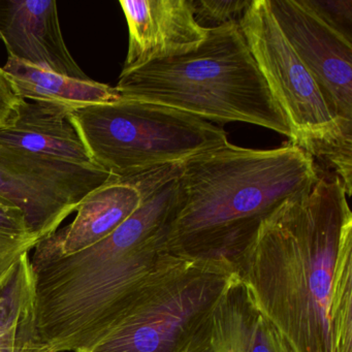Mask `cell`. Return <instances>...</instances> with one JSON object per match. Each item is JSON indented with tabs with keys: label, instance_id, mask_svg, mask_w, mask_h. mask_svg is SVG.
Listing matches in <instances>:
<instances>
[{
	"label": "cell",
	"instance_id": "1",
	"mask_svg": "<svg viewBox=\"0 0 352 352\" xmlns=\"http://www.w3.org/2000/svg\"><path fill=\"white\" fill-rule=\"evenodd\" d=\"M339 177L278 208L230 261L290 352H352V213Z\"/></svg>",
	"mask_w": 352,
	"mask_h": 352
},
{
	"label": "cell",
	"instance_id": "2",
	"mask_svg": "<svg viewBox=\"0 0 352 352\" xmlns=\"http://www.w3.org/2000/svg\"><path fill=\"white\" fill-rule=\"evenodd\" d=\"M178 170L143 181L139 209L104 240L32 265L38 335L53 352H79L104 339L155 280L192 257L170 247Z\"/></svg>",
	"mask_w": 352,
	"mask_h": 352
},
{
	"label": "cell",
	"instance_id": "3",
	"mask_svg": "<svg viewBox=\"0 0 352 352\" xmlns=\"http://www.w3.org/2000/svg\"><path fill=\"white\" fill-rule=\"evenodd\" d=\"M319 177L314 158L289 142L267 150L228 143L195 156L179 168L170 247L230 265L263 219Z\"/></svg>",
	"mask_w": 352,
	"mask_h": 352
},
{
	"label": "cell",
	"instance_id": "4",
	"mask_svg": "<svg viewBox=\"0 0 352 352\" xmlns=\"http://www.w3.org/2000/svg\"><path fill=\"white\" fill-rule=\"evenodd\" d=\"M115 88L123 98L164 104L213 123H249L292 138L239 21L208 28L206 40L188 54L122 69Z\"/></svg>",
	"mask_w": 352,
	"mask_h": 352
},
{
	"label": "cell",
	"instance_id": "5",
	"mask_svg": "<svg viewBox=\"0 0 352 352\" xmlns=\"http://www.w3.org/2000/svg\"><path fill=\"white\" fill-rule=\"evenodd\" d=\"M94 166L118 178L182 164L228 142L219 125L143 100H120L72 112Z\"/></svg>",
	"mask_w": 352,
	"mask_h": 352
},
{
	"label": "cell",
	"instance_id": "6",
	"mask_svg": "<svg viewBox=\"0 0 352 352\" xmlns=\"http://www.w3.org/2000/svg\"><path fill=\"white\" fill-rule=\"evenodd\" d=\"M234 273L223 261L189 259L148 286L104 339L79 352H184Z\"/></svg>",
	"mask_w": 352,
	"mask_h": 352
},
{
	"label": "cell",
	"instance_id": "7",
	"mask_svg": "<svg viewBox=\"0 0 352 352\" xmlns=\"http://www.w3.org/2000/svg\"><path fill=\"white\" fill-rule=\"evenodd\" d=\"M249 49L289 124V143L327 162L352 150L314 78L280 30L267 0H253L239 20Z\"/></svg>",
	"mask_w": 352,
	"mask_h": 352
},
{
	"label": "cell",
	"instance_id": "8",
	"mask_svg": "<svg viewBox=\"0 0 352 352\" xmlns=\"http://www.w3.org/2000/svg\"><path fill=\"white\" fill-rule=\"evenodd\" d=\"M112 175L0 148V197L24 214L38 242L59 230L80 201Z\"/></svg>",
	"mask_w": 352,
	"mask_h": 352
},
{
	"label": "cell",
	"instance_id": "9",
	"mask_svg": "<svg viewBox=\"0 0 352 352\" xmlns=\"http://www.w3.org/2000/svg\"><path fill=\"white\" fill-rule=\"evenodd\" d=\"M280 30L314 78L343 135L352 139V42L305 0H267Z\"/></svg>",
	"mask_w": 352,
	"mask_h": 352
},
{
	"label": "cell",
	"instance_id": "10",
	"mask_svg": "<svg viewBox=\"0 0 352 352\" xmlns=\"http://www.w3.org/2000/svg\"><path fill=\"white\" fill-rule=\"evenodd\" d=\"M143 199L142 174L111 177L80 201L71 223L38 242L30 263L67 256L104 240L139 209Z\"/></svg>",
	"mask_w": 352,
	"mask_h": 352
},
{
	"label": "cell",
	"instance_id": "11",
	"mask_svg": "<svg viewBox=\"0 0 352 352\" xmlns=\"http://www.w3.org/2000/svg\"><path fill=\"white\" fill-rule=\"evenodd\" d=\"M119 5L129 34L123 69L188 54L207 36L189 0H122Z\"/></svg>",
	"mask_w": 352,
	"mask_h": 352
},
{
	"label": "cell",
	"instance_id": "12",
	"mask_svg": "<svg viewBox=\"0 0 352 352\" xmlns=\"http://www.w3.org/2000/svg\"><path fill=\"white\" fill-rule=\"evenodd\" d=\"M184 352L290 351L234 273L193 329Z\"/></svg>",
	"mask_w": 352,
	"mask_h": 352
},
{
	"label": "cell",
	"instance_id": "13",
	"mask_svg": "<svg viewBox=\"0 0 352 352\" xmlns=\"http://www.w3.org/2000/svg\"><path fill=\"white\" fill-rule=\"evenodd\" d=\"M0 40L10 56L67 77L90 79L67 49L54 0H0Z\"/></svg>",
	"mask_w": 352,
	"mask_h": 352
},
{
	"label": "cell",
	"instance_id": "14",
	"mask_svg": "<svg viewBox=\"0 0 352 352\" xmlns=\"http://www.w3.org/2000/svg\"><path fill=\"white\" fill-rule=\"evenodd\" d=\"M0 148L75 166H96L72 120L71 111L47 102L22 100L11 121L0 129Z\"/></svg>",
	"mask_w": 352,
	"mask_h": 352
},
{
	"label": "cell",
	"instance_id": "15",
	"mask_svg": "<svg viewBox=\"0 0 352 352\" xmlns=\"http://www.w3.org/2000/svg\"><path fill=\"white\" fill-rule=\"evenodd\" d=\"M21 100L47 102L74 112L94 104L120 100L116 88L94 80H81L42 69L8 56L3 67Z\"/></svg>",
	"mask_w": 352,
	"mask_h": 352
},
{
	"label": "cell",
	"instance_id": "16",
	"mask_svg": "<svg viewBox=\"0 0 352 352\" xmlns=\"http://www.w3.org/2000/svg\"><path fill=\"white\" fill-rule=\"evenodd\" d=\"M0 352H53L38 335L30 255L0 292Z\"/></svg>",
	"mask_w": 352,
	"mask_h": 352
},
{
	"label": "cell",
	"instance_id": "17",
	"mask_svg": "<svg viewBox=\"0 0 352 352\" xmlns=\"http://www.w3.org/2000/svg\"><path fill=\"white\" fill-rule=\"evenodd\" d=\"M38 242L21 210L0 197V292L15 275L22 257L30 254Z\"/></svg>",
	"mask_w": 352,
	"mask_h": 352
},
{
	"label": "cell",
	"instance_id": "18",
	"mask_svg": "<svg viewBox=\"0 0 352 352\" xmlns=\"http://www.w3.org/2000/svg\"><path fill=\"white\" fill-rule=\"evenodd\" d=\"M253 0H189L199 26L214 28L239 21Z\"/></svg>",
	"mask_w": 352,
	"mask_h": 352
},
{
	"label": "cell",
	"instance_id": "19",
	"mask_svg": "<svg viewBox=\"0 0 352 352\" xmlns=\"http://www.w3.org/2000/svg\"><path fill=\"white\" fill-rule=\"evenodd\" d=\"M323 21L352 42V0H305Z\"/></svg>",
	"mask_w": 352,
	"mask_h": 352
},
{
	"label": "cell",
	"instance_id": "20",
	"mask_svg": "<svg viewBox=\"0 0 352 352\" xmlns=\"http://www.w3.org/2000/svg\"><path fill=\"white\" fill-rule=\"evenodd\" d=\"M7 74L0 67V129L11 121L22 102Z\"/></svg>",
	"mask_w": 352,
	"mask_h": 352
}]
</instances>
